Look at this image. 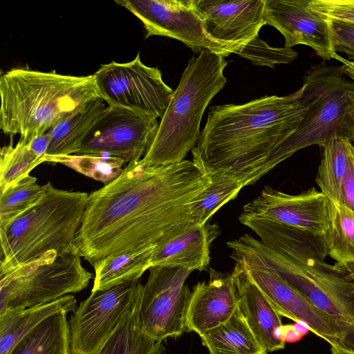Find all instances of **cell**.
<instances>
[{"instance_id":"obj_1","label":"cell","mask_w":354,"mask_h":354,"mask_svg":"<svg viewBox=\"0 0 354 354\" xmlns=\"http://www.w3.org/2000/svg\"><path fill=\"white\" fill-rule=\"evenodd\" d=\"M210 183L188 160L158 167L128 163L117 178L89 194L74 251L93 266L156 245L177 226L194 221L193 203Z\"/></svg>"},{"instance_id":"obj_2","label":"cell","mask_w":354,"mask_h":354,"mask_svg":"<svg viewBox=\"0 0 354 354\" xmlns=\"http://www.w3.org/2000/svg\"><path fill=\"white\" fill-rule=\"evenodd\" d=\"M313 101V91L304 82L286 96L212 106L192 150L193 162L209 178L234 180L243 187L254 184L272 170L273 153L296 131Z\"/></svg>"},{"instance_id":"obj_3","label":"cell","mask_w":354,"mask_h":354,"mask_svg":"<svg viewBox=\"0 0 354 354\" xmlns=\"http://www.w3.org/2000/svg\"><path fill=\"white\" fill-rule=\"evenodd\" d=\"M0 129L30 142L100 97L93 75L12 68L0 78ZM101 98V97H100Z\"/></svg>"},{"instance_id":"obj_4","label":"cell","mask_w":354,"mask_h":354,"mask_svg":"<svg viewBox=\"0 0 354 354\" xmlns=\"http://www.w3.org/2000/svg\"><path fill=\"white\" fill-rule=\"evenodd\" d=\"M39 199L0 227V277L55 252H73L89 194L43 185ZM75 252V251H74Z\"/></svg>"},{"instance_id":"obj_5","label":"cell","mask_w":354,"mask_h":354,"mask_svg":"<svg viewBox=\"0 0 354 354\" xmlns=\"http://www.w3.org/2000/svg\"><path fill=\"white\" fill-rule=\"evenodd\" d=\"M227 64L224 57L207 50L189 59L156 136L140 160L143 166L178 163L194 148L204 111L226 83Z\"/></svg>"},{"instance_id":"obj_6","label":"cell","mask_w":354,"mask_h":354,"mask_svg":"<svg viewBox=\"0 0 354 354\" xmlns=\"http://www.w3.org/2000/svg\"><path fill=\"white\" fill-rule=\"evenodd\" d=\"M304 82L313 91V103L296 131L273 153L271 169L301 149L322 147L335 132L353 140L354 82L343 66L316 64L307 71Z\"/></svg>"},{"instance_id":"obj_7","label":"cell","mask_w":354,"mask_h":354,"mask_svg":"<svg viewBox=\"0 0 354 354\" xmlns=\"http://www.w3.org/2000/svg\"><path fill=\"white\" fill-rule=\"evenodd\" d=\"M93 274L75 252H55L0 277V314L34 307L79 292Z\"/></svg>"},{"instance_id":"obj_8","label":"cell","mask_w":354,"mask_h":354,"mask_svg":"<svg viewBox=\"0 0 354 354\" xmlns=\"http://www.w3.org/2000/svg\"><path fill=\"white\" fill-rule=\"evenodd\" d=\"M100 97L109 106L162 118L174 91L158 68L145 65L140 53L131 62L102 64L93 74Z\"/></svg>"},{"instance_id":"obj_9","label":"cell","mask_w":354,"mask_h":354,"mask_svg":"<svg viewBox=\"0 0 354 354\" xmlns=\"http://www.w3.org/2000/svg\"><path fill=\"white\" fill-rule=\"evenodd\" d=\"M142 285L140 320L143 332L157 342L182 335L192 291L185 284L192 272L178 267L156 266Z\"/></svg>"},{"instance_id":"obj_10","label":"cell","mask_w":354,"mask_h":354,"mask_svg":"<svg viewBox=\"0 0 354 354\" xmlns=\"http://www.w3.org/2000/svg\"><path fill=\"white\" fill-rule=\"evenodd\" d=\"M142 23L146 37L158 35L182 41L195 53L207 50L223 57L236 54L245 44L210 37L191 0H119L115 1Z\"/></svg>"},{"instance_id":"obj_11","label":"cell","mask_w":354,"mask_h":354,"mask_svg":"<svg viewBox=\"0 0 354 354\" xmlns=\"http://www.w3.org/2000/svg\"><path fill=\"white\" fill-rule=\"evenodd\" d=\"M139 280L91 292L68 322L70 354H94L131 309Z\"/></svg>"},{"instance_id":"obj_12","label":"cell","mask_w":354,"mask_h":354,"mask_svg":"<svg viewBox=\"0 0 354 354\" xmlns=\"http://www.w3.org/2000/svg\"><path fill=\"white\" fill-rule=\"evenodd\" d=\"M158 126L153 117L108 106L77 154L115 156L127 164L139 161L151 144Z\"/></svg>"},{"instance_id":"obj_13","label":"cell","mask_w":354,"mask_h":354,"mask_svg":"<svg viewBox=\"0 0 354 354\" xmlns=\"http://www.w3.org/2000/svg\"><path fill=\"white\" fill-rule=\"evenodd\" d=\"M242 213L317 236H323L328 227V197L315 187L290 194L265 187L243 206Z\"/></svg>"},{"instance_id":"obj_14","label":"cell","mask_w":354,"mask_h":354,"mask_svg":"<svg viewBox=\"0 0 354 354\" xmlns=\"http://www.w3.org/2000/svg\"><path fill=\"white\" fill-rule=\"evenodd\" d=\"M310 0H266V23L277 29L285 47L312 48L324 60L336 59L333 21L309 8Z\"/></svg>"},{"instance_id":"obj_15","label":"cell","mask_w":354,"mask_h":354,"mask_svg":"<svg viewBox=\"0 0 354 354\" xmlns=\"http://www.w3.org/2000/svg\"><path fill=\"white\" fill-rule=\"evenodd\" d=\"M241 263L251 280L281 316L304 324L309 330L330 345L342 346L332 320L288 282L269 268Z\"/></svg>"},{"instance_id":"obj_16","label":"cell","mask_w":354,"mask_h":354,"mask_svg":"<svg viewBox=\"0 0 354 354\" xmlns=\"http://www.w3.org/2000/svg\"><path fill=\"white\" fill-rule=\"evenodd\" d=\"M212 38L245 44L266 23V0H191Z\"/></svg>"},{"instance_id":"obj_17","label":"cell","mask_w":354,"mask_h":354,"mask_svg":"<svg viewBox=\"0 0 354 354\" xmlns=\"http://www.w3.org/2000/svg\"><path fill=\"white\" fill-rule=\"evenodd\" d=\"M216 223L180 225L157 244L152 255V266L178 267L190 272L205 270L210 261V246L219 236Z\"/></svg>"},{"instance_id":"obj_18","label":"cell","mask_w":354,"mask_h":354,"mask_svg":"<svg viewBox=\"0 0 354 354\" xmlns=\"http://www.w3.org/2000/svg\"><path fill=\"white\" fill-rule=\"evenodd\" d=\"M238 307V299L231 273L209 268L207 282L196 283L192 291L187 315V331L202 335L225 322Z\"/></svg>"},{"instance_id":"obj_19","label":"cell","mask_w":354,"mask_h":354,"mask_svg":"<svg viewBox=\"0 0 354 354\" xmlns=\"http://www.w3.org/2000/svg\"><path fill=\"white\" fill-rule=\"evenodd\" d=\"M238 306L253 333L267 352L283 349V327L281 315L248 275L241 262L232 272Z\"/></svg>"},{"instance_id":"obj_20","label":"cell","mask_w":354,"mask_h":354,"mask_svg":"<svg viewBox=\"0 0 354 354\" xmlns=\"http://www.w3.org/2000/svg\"><path fill=\"white\" fill-rule=\"evenodd\" d=\"M76 308L77 300L70 294L48 304L0 314V354H9L19 341L48 317Z\"/></svg>"},{"instance_id":"obj_21","label":"cell","mask_w":354,"mask_h":354,"mask_svg":"<svg viewBox=\"0 0 354 354\" xmlns=\"http://www.w3.org/2000/svg\"><path fill=\"white\" fill-rule=\"evenodd\" d=\"M106 108L104 100L96 98L54 125L47 131L50 142L44 156L77 154Z\"/></svg>"},{"instance_id":"obj_22","label":"cell","mask_w":354,"mask_h":354,"mask_svg":"<svg viewBox=\"0 0 354 354\" xmlns=\"http://www.w3.org/2000/svg\"><path fill=\"white\" fill-rule=\"evenodd\" d=\"M156 246L114 254L94 263L92 266L95 278L91 292L139 280L153 266L152 255Z\"/></svg>"},{"instance_id":"obj_23","label":"cell","mask_w":354,"mask_h":354,"mask_svg":"<svg viewBox=\"0 0 354 354\" xmlns=\"http://www.w3.org/2000/svg\"><path fill=\"white\" fill-rule=\"evenodd\" d=\"M209 354H267L239 306L225 322L200 336Z\"/></svg>"},{"instance_id":"obj_24","label":"cell","mask_w":354,"mask_h":354,"mask_svg":"<svg viewBox=\"0 0 354 354\" xmlns=\"http://www.w3.org/2000/svg\"><path fill=\"white\" fill-rule=\"evenodd\" d=\"M322 148V157L315 180L321 192L339 202L342 180L354 154V142L335 132Z\"/></svg>"},{"instance_id":"obj_25","label":"cell","mask_w":354,"mask_h":354,"mask_svg":"<svg viewBox=\"0 0 354 354\" xmlns=\"http://www.w3.org/2000/svg\"><path fill=\"white\" fill-rule=\"evenodd\" d=\"M328 227L322 236L335 263L354 273V212L328 198Z\"/></svg>"},{"instance_id":"obj_26","label":"cell","mask_w":354,"mask_h":354,"mask_svg":"<svg viewBox=\"0 0 354 354\" xmlns=\"http://www.w3.org/2000/svg\"><path fill=\"white\" fill-rule=\"evenodd\" d=\"M67 312L44 319L13 347L9 354H70Z\"/></svg>"},{"instance_id":"obj_27","label":"cell","mask_w":354,"mask_h":354,"mask_svg":"<svg viewBox=\"0 0 354 354\" xmlns=\"http://www.w3.org/2000/svg\"><path fill=\"white\" fill-rule=\"evenodd\" d=\"M142 284L137 292L129 313L94 354H151L157 342L142 330L140 320V301Z\"/></svg>"},{"instance_id":"obj_28","label":"cell","mask_w":354,"mask_h":354,"mask_svg":"<svg viewBox=\"0 0 354 354\" xmlns=\"http://www.w3.org/2000/svg\"><path fill=\"white\" fill-rule=\"evenodd\" d=\"M43 162L62 164L87 177L106 185L122 172L124 161L106 155L72 154L68 156H44Z\"/></svg>"},{"instance_id":"obj_29","label":"cell","mask_w":354,"mask_h":354,"mask_svg":"<svg viewBox=\"0 0 354 354\" xmlns=\"http://www.w3.org/2000/svg\"><path fill=\"white\" fill-rule=\"evenodd\" d=\"M44 192L37 178L27 176L0 192V227L14 221L30 209Z\"/></svg>"},{"instance_id":"obj_30","label":"cell","mask_w":354,"mask_h":354,"mask_svg":"<svg viewBox=\"0 0 354 354\" xmlns=\"http://www.w3.org/2000/svg\"><path fill=\"white\" fill-rule=\"evenodd\" d=\"M211 183L195 200L192 207L194 223L204 224L225 204L236 197L243 185L225 178L212 177Z\"/></svg>"},{"instance_id":"obj_31","label":"cell","mask_w":354,"mask_h":354,"mask_svg":"<svg viewBox=\"0 0 354 354\" xmlns=\"http://www.w3.org/2000/svg\"><path fill=\"white\" fill-rule=\"evenodd\" d=\"M41 158L30 149L29 144L20 139L15 146H4L0 152V192L27 176L39 165Z\"/></svg>"},{"instance_id":"obj_32","label":"cell","mask_w":354,"mask_h":354,"mask_svg":"<svg viewBox=\"0 0 354 354\" xmlns=\"http://www.w3.org/2000/svg\"><path fill=\"white\" fill-rule=\"evenodd\" d=\"M236 54L249 59L255 65L270 68H274L278 64H288L298 55L292 48L270 46L261 39L259 35L243 45Z\"/></svg>"},{"instance_id":"obj_33","label":"cell","mask_w":354,"mask_h":354,"mask_svg":"<svg viewBox=\"0 0 354 354\" xmlns=\"http://www.w3.org/2000/svg\"><path fill=\"white\" fill-rule=\"evenodd\" d=\"M309 8L326 19L354 26V0H310Z\"/></svg>"},{"instance_id":"obj_34","label":"cell","mask_w":354,"mask_h":354,"mask_svg":"<svg viewBox=\"0 0 354 354\" xmlns=\"http://www.w3.org/2000/svg\"><path fill=\"white\" fill-rule=\"evenodd\" d=\"M333 40L336 53H345L354 59V26L333 21Z\"/></svg>"},{"instance_id":"obj_35","label":"cell","mask_w":354,"mask_h":354,"mask_svg":"<svg viewBox=\"0 0 354 354\" xmlns=\"http://www.w3.org/2000/svg\"><path fill=\"white\" fill-rule=\"evenodd\" d=\"M337 203L354 212V154L343 178Z\"/></svg>"},{"instance_id":"obj_36","label":"cell","mask_w":354,"mask_h":354,"mask_svg":"<svg viewBox=\"0 0 354 354\" xmlns=\"http://www.w3.org/2000/svg\"><path fill=\"white\" fill-rule=\"evenodd\" d=\"M49 142V135L46 132L44 134L34 138L28 143L33 153L42 158L47 151Z\"/></svg>"},{"instance_id":"obj_37","label":"cell","mask_w":354,"mask_h":354,"mask_svg":"<svg viewBox=\"0 0 354 354\" xmlns=\"http://www.w3.org/2000/svg\"><path fill=\"white\" fill-rule=\"evenodd\" d=\"M336 60L342 64L345 74L354 82V61H350L339 55L337 57Z\"/></svg>"},{"instance_id":"obj_38","label":"cell","mask_w":354,"mask_h":354,"mask_svg":"<svg viewBox=\"0 0 354 354\" xmlns=\"http://www.w3.org/2000/svg\"><path fill=\"white\" fill-rule=\"evenodd\" d=\"M332 354H354V351L339 345H330Z\"/></svg>"},{"instance_id":"obj_39","label":"cell","mask_w":354,"mask_h":354,"mask_svg":"<svg viewBox=\"0 0 354 354\" xmlns=\"http://www.w3.org/2000/svg\"><path fill=\"white\" fill-rule=\"evenodd\" d=\"M151 354H166L165 352V348L162 344V342H158L153 351Z\"/></svg>"},{"instance_id":"obj_40","label":"cell","mask_w":354,"mask_h":354,"mask_svg":"<svg viewBox=\"0 0 354 354\" xmlns=\"http://www.w3.org/2000/svg\"><path fill=\"white\" fill-rule=\"evenodd\" d=\"M353 142H354V135H353Z\"/></svg>"}]
</instances>
